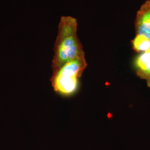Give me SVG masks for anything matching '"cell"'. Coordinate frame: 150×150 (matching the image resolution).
Returning a JSON list of instances; mask_svg holds the SVG:
<instances>
[{"label":"cell","instance_id":"1","mask_svg":"<svg viewBox=\"0 0 150 150\" xmlns=\"http://www.w3.org/2000/svg\"><path fill=\"white\" fill-rule=\"evenodd\" d=\"M77 21L75 17L70 16L61 17L54 46L52 64L53 73L66 63L85 57L77 35Z\"/></svg>","mask_w":150,"mask_h":150},{"label":"cell","instance_id":"2","mask_svg":"<svg viewBox=\"0 0 150 150\" xmlns=\"http://www.w3.org/2000/svg\"><path fill=\"white\" fill-rule=\"evenodd\" d=\"M86 66L85 57L64 64L52 76L51 82L54 90L64 96L74 94L78 88L79 78Z\"/></svg>","mask_w":150,"mask_h":150},{"label":"cell","instance_id":"3","mask_svg":"<svg viewBox=\"0 0 150 150\" xmlns=\"http://www.w3.org/2000/svg\"><path fill=\"white\" fill-rule=\"evenodd\" d=\"M136 35L150 39V0H146L137 12L134 20Z\"/></svg>","mask_w":150,"mask_h":150},{"label":"cell","instance_id":"4","mask_svg":"<svg viewBox=\"0 0 150 150\" xmlns=\"http://www.w3.org/2000/svg\"><path fill=\"white\" fill-rule=\"evenodd\" d=\"M133 64L137 75L146 81L147 85L150 88V49L137 54Z\"/></svg>","mask_w":150,"mask_h":150},{"label":"cell","instance_id":"5","mask_svg":"<svg viewBox=\"0 0 150 150\" xmlns=\"http://www.w3.org/2000/svg\"><path fill=\"white\" fill-rule=\"evenodd\" d=\"M131 44L133 49L139 54L150 49V38L142 35H136V36L131 41Z\"/></svg>","mask_w":150,"mask_h":150},{"label":"cell","instance_id":"6","mask_svg":"<svg viewBox=\"0 0 150 150\" xmlns=\"http://www.w3.org/2000/svg\"></svg>","mask_w":150,"mask_h":150}]
</instances>
